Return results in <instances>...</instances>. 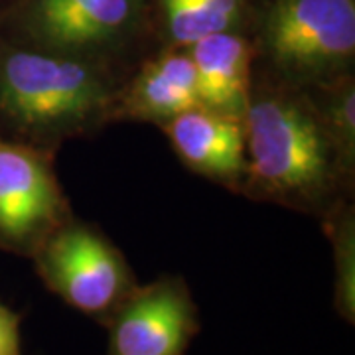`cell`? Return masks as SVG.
<instances>
[{"mask_svg": "<svg viewBox=\"0 0 355 355\" xmlns=\"http://www.w3.org/2000/svg\"><path fill=\"white\" fill-rule=\"evenodd\" d=\"M243 125V196L320 219L349 198L355 170L343 162L306 91L253 77Z\"/></svg>", "mask_w": 355, "mask_h": 355, "instance_id": "obj_1", "label": "cell"}, {"mask_svg": "<svg viewBox=\"0 0 355 355\" xmlns=\"http://www.w3.org/2000/svg\"><path fill=\"white\" fill-rule=\"evenodd\" d=\"M123 77L0 38V137L58 150L113 123Z\"/></svg>", "mask_w": 355, "mask_h": 355, "instance_id": "obj_2", "label": "cell"}, {"mask_svg": "<svg viewBox=\"0 0 355 355\" xmlns=\"http://www.w3.org/2000/svg\"><path fill=\"white\" fill-rule=\"evenodd\" d=\"M253 77L282 87L328 85L355 71V0H272L261 18Z\"/></svg>", "mask_w": 355, "mask_h": 355, "instance_id": "obj_3", "label": "cell"}, {"mask_svg": "<svg viewBox=\"0 0 355 355\" xmlns=\"http://www.w3.org/2000/svg\"><path fill=\"white\" fill-rule=\"evenodd\" d=\"M0 38L105 67L125 77L137 65L144 0H24Z\"/></svg>", "mask_w": 355, "mask_h": 355, "instance_id": "obj_4", "label": "cell"}, {"mask_svg": "<svg viewBox=\"0 0 355 355\" xmlns=\"http://www.w3.org/2000/svg\"><path fill=\"white\" fill-rule=\"evenodd\" d=\"M30 259L51 294L101 326L139 286L125 253L97 225L76 216L48 235Z\"/></svg>", "mask_w": 355, "mask_h": 355, "instance_id": "obj_5", "label": "cell"}, {"mask_svg": "<svg viewBox=\"0 0 355 355\" xmlns=\"http://www.w3.org/2000/svg\"><path fill=\"white\" fill-rule=\"evenodd\" d=\"M55 153L0 137V249L30 259L73 217L55 174Z\"/></svg>", "mask_w": 355, "mask_h": 355, "instance_id": "obj_6", "label": "cell"}, {"mask_svg": "<svg viewBox=\"0 0 355 355\" xmlns=\"http://www.w3.org/2000/svg\"><path fill=\"white\" fill-rule=\"evenodd\" d=\"M105 328L107 355H186L202 320L186 279L162 275L130 292Z\"/></svg>", "mask_w": 355, "mask_h": 355, "instance_id": "obj_7", "label": "cell"}, {"mask_svg": "<svg viewBox=\"0 0 355 355\" xmlns=\"http://www.w3.org/2000/svg\"><path fill=\"white\" fill-rule=\"evenodd\" d=\"M160 128L178 160L190 172L241 193L247 172L243 119L196 105Z\"/></svg>", "mask_w": 355, "mask_h": 355, "instance_id": "obj_8", "label": "cell"}, {"mask_svg": "<svg viewBox=\"0 0 355 355\" xmlns=\"http://www.w3.org/2000/svg\"><path fill=\"white\" fill-rule=\"evenodd\" d=\"M200 105L196 67L186 48L164 46L142 58L123 77L113 103L114 121L153 123L170 119Z\"/></svg>", "mask_w": 355, "mask_h": 355, "instance_id": "obj_9", "label": "cell"}, {"mask_svg": "<svg viewBox=\"0 0 355 355\" xmlns=\"http://www.w3.org/2000/svg\"><path fill=\"white\" fill-rule=\"evenodd\" d=\"M186 50L196 67L200 105L243 119L253 89L251 38L235 30L216 32L193 42Z\"/></svg>", "mask_w": 355, "mask_h": 355, "instance_id": "obj_10", "label": "cell"}, {"mask_svg": "<svg viewBox=\"0 0 355 355\" xmlns=\"http://www.w3.org/2000/svg\"><path fill=\"white\" fill-rule=\"evenodd\" d=\"M160 8L170 48H188L216 32H241L243 0H160Z\"/></svg>", "mask_w": 355, "mask_h": 355, "instance_id": "obj_11", "label": "cell"}, {"mask_svg": "<svg viewBox=\"0 0 355 355\" xmlns=\"http://www.w3.org/2000/svg\"><path fill=\"white\" fill-rule=\"evenodd\" d=\"M334 254V308L343 322L355 324V214L349 198L322 217Z\"/></svg>", "mask_w": 355, "mask_h": 355, "instance_id": "obj_12", "label": "cell"}, {"mask_svg": "<svg viewBox=\"0 0 355 355\" xmlns=\"http://www.w3.org/2000/svg\"><path fill=\"white\" fill-rule=\"evenodd\" d=\"M302 91L316 105L343 162L355 170V77L345 76L328 85Z\"/></svg>", "mask_w": 355, "mask_h": 355, "instance_id": "obj_13", "label": "cell"}, {"mask_svg": "<svg viewBox=\"0 0 355 355\" xmlns=\"http://www.w3.org/2000/svg\"><path fill=\"white\" fill-rule=\"evenodd\" d=\"M20 326L22 316L0 302V355H24Z\"/></svg>", "mask_w": 355, "mask_h": 355, "instance_id": "obj_14", "label": "cell"}]
</instances>
